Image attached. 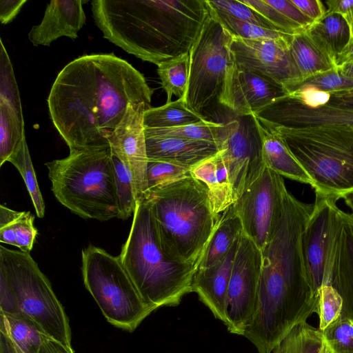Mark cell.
Returning a JSON list of instances; mask_svg holds the SVG:
<instances>
[{"label":"cell","mask_w":353,"mask_h":353,"mask_svg":"<svg viewBox=\"0 0 353 353\" xmlns=\"http://www.w3.org/2000/svg\"><path fill=\"white\" fill-rule=\"evenodd\" d=\"M265 127L279 134L310 178L315 193L338 200L353 192V128Z\"/></svg>","instance_id":"8992f818"},{"label":"cell","mask_w":353,"mask_h":353,"mask_svg":"<svg viewBox=\"0 0 353 353\" xmlns=\"http://www.w3.org/2000/svg\"><path fill=\"white\" fill-rule=\"evenodd\" d=\"M83 3L81 0L51 1L41 22L33 26L29 32V40L38 46H50L61 37L77 39V33L85 22Z\"/></svg>","instance_id":"d6986e66"},{"label":"cell","mask_w":353,"mask_h":353,"mask_svg":"<svg viewBox=\"0 0 353 353\" xmlns=\"http://www.w3.org/2000/svg\"><path fill=\"white\" fill-rule=\"evenodd\" d=\"M26 0H1L0 21L2 24L12 21L18 14Z\"/></svg>","instance_id":"bcb514c9"},{"label":"cell","mask_w":353,"mask_h":353,"mask_svg":"<svg viewBox=\"0 0 353 353\" xmlns=\"http://www.w3.org/2000/svg\"><path fill=\"white\" fill-rule=\"evenodd\" d=\"M343 305L342 297L332 285H325L319 290L316 314L319 321L318 328L321 331L341 317Z\"/></svg>","instance_id":"ab89813d"},{"label":"cell","mask_w":353,"mask_h":353,"mask_svg":"<svg viewBox=\"0 0 353 353\" xmlns=\"http://www.w3.org/2000/svg\"><path fill=\"white\" fill-rule=\"evenodd\" d=\"M290 21L299 25L305 30L314 21L304 14L291 0H264Z\"/></svg>","instance_id":"7bdbcfd3"},{"label":"cell","mask_w":353,"mask_h":353,"mask_svg":"<svg viewBox=\"0 0 353 353\" xmlns=\"http://www.w3.org/2000/svg\"><path fill=\"white\" fill-rule=\"evenodd\" d=\"M323 332L306 321L294 326L272 353H321Z\"/></svg>","instance_id":"1f68e13d"},{"label":"cell","mask_w":353,"mask_h":353,"mask_svg":"<svg viewBox=\"0 0 353 353\" xmlns=\"http://www.w3.org/2000/svg\"><path fill=\"white\" fill-rule=\"evenodd\" d=\"M208 6L244 22H248L267 29L276 30L264 17L241 1L206 0ZM277 31V30H276Z\"/></svg>","instance_id":"60d3db41"},{"label":"cell","mask_w":353,"mask_h":353,"mask_svg":"<svg viewBox=\"0 0 353 353\" xmlns=\"http://www.w3.org/2000/svg\"><path fill=\"white\" fill-rule=\"evenodd\" d=\"M323 332L332 353H353V321L341 316Z\"/></svg>","instance_id":"f35d334b"},{"label":"cell","mask_w":353,"mask_h":353,"mask_svg":"<svg viewBox=\"0 0 353 353\" xmlns=\"http://www.w3.org/2000/svg\"><path fill=\"white\" fill-rule=\"evenodd\" d=\"M329 283L342 297L341 316L353 321V214L337 211L331 254Z\"/></svg>","instance_id":"ac0fdd59"},{"label":"cell","mask_w":353,"mask_h":353,"mask_svg":"<svg viewBox=\"0 0 353 353\" xmlns=\"http://www.w3.org/2000/svg\"><path fill=\"white\" fill-rule=\"evenodd\" d=\"M92 11L105 39L157 65L189 52L210 15L206 0H94Z\"/></svg>","instance_id":"7a4b0ae2"},{"label":"cell","mask_w":353,"mask_h":353,"mask_svg":"<svg viewBox=\"0 0 353 353\" xmlns=\"http://www.w3.org/2000/svg\"><path fill=\"white\" fill-rule=\"evenodd\" d=\"M352 37L346 48L336 57L334 61L336 68L346 63L353 62V28Z\"/></svg>","instance_id":"f907efd6"},{"label":"cell","mask_w":353,"mask_h":353,"mask_svg":"<svg viewBox=\"0 0 353 353\" xmlns=\"http://www.w3.org/2000/svg\"><path fill=\"white\" fill-rule=\"evenodd\" d=\"M242 234L240 218L232 205L220 214L197 268H208L221 261L239 241Z\"/></svg>","instance_id":"cb8c5ba5"},{"label":"cell","mask_w":353,"mask_h":353,"mask_svg":"<svg viewBox=\"0 0 353 353\" xmlns=\"http://www.w3.org/2000/svg\"><path fill=\"white\" fill-rule=\"evenodd\" d=\"M353 90V79L341 74L336 68L301 79L288 89V94L307 92L334 93Z\"/></svg>","instance_id":"836d02e7"},{"label":"cell","mask_w":353,"mask_h":353,"mask_svg":"<svg viewBox=\"0 0 353 353\" xmlns=\"http://www.w3.org/2000/svg\"><path fill=\"white\" fill-rule=\"evenodd\" d=\"M81 259L84 285L106 320L134 331L154 310L143 301L119 256L90 245L82 250Z\"/></svg>","instance_id":"ba28073f"},{"label":"cell","mask_w":353,"mask_h":353,"mask_svg":"<svg viewBox=\"0 0 353 353\" xmlns=\"http://www.w3.org/2000/svg\"><path fill=\"white\" fill-rule=\"evenodd\" d=\"M191 176L207 188L211 206L217 217L234 204V197L228 170L219 151L190 170Z\"/></svg>","instance_id":"7402d4cb"},{"label":"cell","mask_w":353,"mask_h":353,"mask_svg":"<svg viewBox=\"0 0 353 353\" xmlns=\"http://www.w3.org/2000/svg\"><path fill=\"white\" fill-rule=\"evenodd\" d=\"M45 165L54 196L71 212L100 221L119 218L110 148L70 151Z\"/></svg>","instance_id":"5b68a950"},{"label":"cell","mask_w":353,"mask_h":353,"mask_svg":"<svg viewBox=\"0 0 353 353\" xmlns=\"http://www.w3.org/2000/svg\"><path fill=\"white\" fill-rule=\"evenodd\" d=\"M111 156L120 210L119 219L125 220L128 219L132 214H134L137 208V201L134 184L131 174L127 167L112 152Z\"/></svg>","instance_id":"8d00e7d4"},{"label":"cell","mask_w":353,"mask_h":353,"mask_svg":"<svg viewBox=\"0 0 353 353\" xmlns=\"http://www.w3.org/2000/svg\"><path fill=\"white\" fill-rule=\"evenodd\" d=\"M307 94L317 101L327 105L353 110V90L328 94L318 92H307Z\"/></svg>","instance_id":"ee69618b"},{"label":"cell","mask_w":353,"mask_h":353,"mask_svg":"<svg viewBox=\"0 0 353 353\" xmlns=\"http://www.w3.org/2000/svg\"><path fill=\"white\" fill-rule=\"evenodd\" d=\"M0 283L8 288L21 314L45 334L72 348L68 316L30 252L0 246Z\"/></svg>","instance_id":"52a82bcc"},{"label":"cell","mask_w":353,"mask_h":353,"mask_svg":"<svg viewBox=\"0 0 353 353\" xmlns=\"http://www.w3.org/2000/svg\"><path fill=\"white\" fill-rule=\"evenodd\" d=\"M286 190L283 177L265 166L233 204L243 232L261 251L279 227Z\"/></svg>","instance_id":"30bf717a"},{"label":"cell","mask_w":353,"mask_h":353,"mask_svg":"<svg viewBox=\"0 0 353 353\" xmlns=\"http://www.w3.org/2000/svg\"><path fill=\"white\" fill-rule=\"evenodd\" d=\"M224 123L225 133L217 147L228 170L235 202L265 165L261 139L253 116H236Z\"/></svg>","instance_id":"8fae6325"},{"label":"cell","mask_w":353,"mask_h":353,"mask_svg":"<svg viewBox=\"0 0 353 353\" xmlns=\"http://www.w3.org/2000/svg\"><path fill=\"white\" fill-rule=\"evenodd\" d=\"M302 12L314 22L325 14V8L319 0H291Z\"/></svg>","instance_id":"f6af8a7d"},{"label":"cell","mask_w":353,"mask_h":353,"mask_svg":"<svg viewBox=\"0 0 353 353\" xmlns=\"http://www.w3.org/2000/svg\"><path fill=\"white\" fill-rule=\"evenodd\" d=\"M261 250L243 232L233 261L227 296L229 332L243 335L253 317L261 274Z\"/></svg>","instance_id":"7c38bea8"},{"label":"cell","mask_w":353,"mask_h":353,"mask_svg":"<svg viewBox=\"0 0 353 353\" xmlns=\"http://www.w3.org/2000/svg\"><path fill=\"white\" fill-rule=\"evenodd\" d=\"M148 160L163 161L192 168L216 154L212 142L177 137L145 136Z\"/></svg>","instance_id":"44dd1931"},{"label":"cell","mask_w":353,"mask_h":353,"mask_svg":"<svg viewBox=\"0 0 353 353\" xmlns=\"http://www.w3.org/2000/svg\"><path fill=\"white\" fill-rule=\"evenodd\" d=\"M30 212H17L0 205V241L30 252L33 248L38 231Z\"/></svg>","instance_id":"484cf974"},{"label":"cell","mask_w":353,"mask_h":353,"mask_svg":"<svg viewBox=\"0 0 353 353\" xmlns=\"http://www.w3.org/2000/svg\"><path fill=\"white\" fill-rule=\"evenodd\" d=\"M189 52L182 54L158 65L157 73L163 89L167 94L166 103L171 102L173 95L184 97L188 83Z\"/></svg>","instance_id":"4dcf8cb0"},{"label":"cell","mask_w":353,"mask_h":353,"mask_svg":"<svg viewBox=\"0 0 353 353\" xmlns=\"http://www.w3.org/2000/svg\"><path fill=\"white\" fill-rule=\"evenodd\" d=\"M232 39V35L209 15L189 51V77L184 99L192 111L201 114L218 102L226 69L234 61Z\"/></svg>","instance_id":"9c48e42d"},{"label":"cell","mask_w":353,"mask_h":353,"mask_svg":"<svg viewBox=\"0 0 353 353\" xmlns=\"http://www.w3.org/2000/svg\"><path fill=\"white\" fill-rule=\"evenodd\" d=\"M337 199L316 193L304 228L301 248L307 280L314 292L329 283V260L336 222Z\"/></svg>","instance_id":"9a60e30c"},{"label":"cell","mask_w":353,"mask_h":353,"mask_svg":"<svg viewBox=\"0 0 353 353\" xmlns=\"http://www.w3.org/2000/svg\"><path fill=\"white\" fill-rule=\"evenodd\" d=\"M10 162L22 176L31 198L37 216L43 218L45 214V203L31 160L26 139L19 148L9 157Z\"/></svg>","instance_id":"d590c367"},{"label":"cell","mask_w":353,"mask_h":353,"mask_svg":"<svg viewBox=\"0 0 353 353\" xmlns=\"http://www.w3.org/2000/svg\"><path fill=\"white\" fill-rule=\"evenodd\" d=\"M152 90L139 71L111 54L80 57L57 75L48 98L52 121L70 151L105 149L130 103L150 106Z\"/></svg>","instance_id":"6da1fadb"},{"label":"cell","mask_w":353,"mask_h":353,"mask_svg":"<svg viewBox=\"0 0 353 353\" xmlns=\"http://www.w3.org/2000/svg\"><path fill=\"white\" fill-rule=\"evenodd\" d=\"M343 199H344L346 205L351 209L352 214H353V192L345 194Z\"/></svg>","instance_id":"f5cc1de1"},{"label":"cell","mask_w":353,"mask_h":353,"mask_svg":"<svg viewBox=\"0 0 353 353\" xmlns=\"http://www.w3.org/2000/svg\"><path fill=\"white\" fill-rule=\"evenodd\" d=\"M0 353H25L4 332L0 331Z\"/></svg>","instance_id":"681fc988"},{"label":"cell","mask_w":353,"mask_h":353,"mask_svg":"<svg viewBox=\"0 0 353 353\" xmlns=\"http://www.w3.org/2000/svg\"><path fill=\"white\" fill-rule=\"evenodd\" d=\"M225 123L204 120L198 123L170 128H145V136L177 137L221 142L225 133Z\"/></svg>","instance_id":"d6a6232c"},{"label":"cell","mask_w":353,"mask_h":353,"mask_svg":"<svg viewBox=\"0 0 353 353\" xmlns=\"http://www.w3.org/2000/svg\"><path fill=\"white\" fill-rule=\"evenodd\" d=\"M206 120L202 114L190 110L184 97L157 108H148L143 116L145 128H170Z\"/></svg>","instance_id":"83f0119b"},{"label":"cell","mask_w":353,"mask_h":353,"mask_svg":"<svg viewBox=\"0 0 353 353\" xmlns=\"http://www.w3.org/2000/svg\"><path fill=\"white\" fill-rule=\"evenodd\" d=\"M38 353H74L72 348L43 334L42 341Z\"/></svg>","instance_id":"7dc6e473"},{"label":"cell","mask_w":353,"mask_h":353,"mask_svg":"<svg viewBox=\"0 0 353 353\" xmlns=\"http://www.w3.org/2000/svg\"><path fill=\"white\" fill-rule=\"evenodd\" d=\"M239 241L219 263L197 268L192 279V292L211 311L214 316L228 325L227 296L234 259Z\"/></svg>","instance_id":"ffe728a7"},{"label":"cell","mask_w":353,"mask_h":353,"mask_svg":"<svg viewBox=\"0 0 353 353\" xmlns=\"http://www.w3.org/2000/svg\"><path fill=\"white\" fill-rule=\"evenodd\" d=\"M254 115L262 125L269 127L353 128V110L327 105L307 93L288 94L277 98Z\"/></svg>","instance_id":"4fadbf2b"},{"label":"cell","mask_w":353,"mask_h":353,"mask_svg":"<svg viewBox=\"0 0 353 353\" xmlns=\"http://www.w3.org/2000/svg\"><path fill=\"white\" fill-rule=\"evenodd\" d=\"M208 8L210 15L218 21L234 37L250 40L272 39L287 41L292 40L291 34L244 22L209 6Z\"/></svg>","instance_id":"e575fe53"},{"label":"cell","mask_w":353,"mask_h":353,"mask_svg":"<svg viewBox=\"0 0 353 353\" xmlns=\"http://www.w3.org/2000/svg\"><path fill=\"white\" fill-rule=\"evenodd\" d=\"M305 32L334 63L336 57L349 43L352 34L347 18L338 13L325 14Z\"/></svg>","instance_id":"d4e9b609"},{"label":"cell","mask_w":353,"mask_h":353,"mask_svg":"<svg viewBox=\"0 0 353 353\" xmlns=\"http://www.w3.org/2000/svg\"><path fill=\"white\" fill-rule=\"evenodd\" d=\"M347 19L351 24L352 28H353V11L351 12L349 17H347Z\"/></svg>","instance_id":"11a10c76"},{"label":"cell","mask_w":353,"mask_h":353,"mask_svg":"<svg viewBox=\"0 0 353 353\" xmlns=\"http://www.w3.org/2000/svg\"><path fill=\"white\" fill-rule=\"evenodd\" d=\"M290 50L302 79L336 68L331 59L312 41L305 30L292 35Z\"/></svg>","instance_id":"4316f807"},{"label":"cell","mask_w":353,"mask_h":353,"mask_svg":"<svg viewBox=\"0 0 353 353\" xmlns=\"http://www.w3.org/2000/svg\"><path fill=\"white\" fill-rule=\"evenodd\" d=\"M241 1L260 14L277 31L294 35L305 30L303 28L288 19L264 0H241Z\"/></svg>","instance_id":"b9f144b4"},{"label":"cell","mask_w":353,"mask_h":353,"mask_svg":"<svg viewBox=\"0 0 353 353\" xmlns=\"http://www.w3.org/2000/svg\"><path fill=\"white\" fill-rule=\"evenodd\" d=\"M144 196L165 254L179 263L199 265L219 217L213 212L205 185L190 176Z\"/></svg>","instance_id":"277c9868"},{"label":"cell","mask_w":353,"mask_h":353,"mask_svg":"<svg viewBox=\"0 0 353 353\" xmlns=\"http://www.w3.org/2000/svg\"><path fill=\"white\" fill-rule=\"evenodd\" d=\"M325 14L338 13L346 18L353 11V0H328Z\"/></svg>","instance_id":"c3c4849f"},{"label":"cell","mask_w":353,"mask_h":353,"mask_svg":"<svg viewBox=\"0 0 353 353\" xmlns=\"http://www.w3.org/2000/svg\"><path fill=\"white\" fill-rule=\"evenodd\" d=\"M128 237L118 256L143 301L154 311L178 305L192 292L198 264L170 259L163 252L149 200L137 201Z\"/></svg>","instance_id":"3957f363"},{"label":"cell","mask_w":353,"mask_h":353,"mask_svg":"<svg viewBox=\"0 0 353 353\" xmlns=\"http://www.w3.org/2000/svg\"><path fill=\"white\" fill-rule=\"evenodd\" d=\"M286 94L282 87L239 68L233 61L226 69L218 103L238 117L249 116Z\"/></svg>","instance_id":"e0dca14e"},{"label":"cell","mask_w":353,"mask_h":353,"mask_svg":"<svg viewBox=\"0 0 353 353\" xmlns=\"http://www.w3.org/2000/svg\"><path fill=\"white\" fill-rule=\"evenodd\" d=\"M336 69L343 76L353 79V62L346 63L339 67H336Z\"/></svg>","instance_id":"816d5d0a"},{"label":"cell","mask_w":353,"mask_h":353,"mask_svg":"<svg viewBox=\"0 0 353 353\" xmlns=\"http://www.w3.org/2000/svg\"><path fill=\"white\" fill-rule=\"evenodd\" d=\"M321 353H332L331 350H330L328 346L326 345L325 341H324V343L323 344V346H322V348H321Z\"/></svg>","instance_id":"db71d44e"},{"label":"cell","mask_w":353,"mask_h":353,"mask_svg":"<svg viewBox=\"0 0 353 353\" xmlns=\"http://www.w3.org/2000/svg\"><path fill=\"white\" fill-rule=\"evenodd\" d=\"M284 40H250L232 36L230 50L234 62L252 72L287 89L302 79L292 56L290 44Z\"/></svg>","instance_id":"5bb4252c"},{"label":"cell","mask_w":353,"mask_h":353,"mask_svg":"<svg viewBox=\"0 0 353 353\" xmlns=\"http://www.w3.org/2000/svg\"><path fill=\"white\" fill-rule=\"evenodd\" d=\"M262 142V157L266 167L275 173L311 185L310 178L276 132L263 125L252 114Z\"/></svg>","instance_id":"603a6c76"},{"label":"cell","mask_w":353,"mask_h":353,"mask_svg":"<svg viewBox=\"0 0 353 353\" xmlns=\"http://www.w3.org/2000/svg\"><path fill=\"white\" fill-rule=\"evenodd\" d=\"M25 139L22 108L0 102V166Z\"/></svg>","instance_id":"f546056e"},{"label":"cell","mask_w":353,"mask_h":353,"mask_svg":"<svg viewBox=\"0 0 353 353\" xmlns=\"http://www.w3.org/2000/svg\"><path fill=\"white\" fill-rule=\"evenodd\" d=\"M150 108L145 103H130L116 128L106 137L111 152L129 170L134 184L137 201L148 190L146 150L143 116Z\"/></svg>","instance_id":"2e32d148"},{"label":"cell","mask_w":353,"mask_h":353,"mask_svg":"<svg viewBox=\"0 0 353 353\" xmlns=\"http://www.w3.org/2000/svg\"><path fill=\"white\" fill-rule=\"evenodd\" d=\"M190 168L167 161L148 160L147 192L190 176Z\"/></svg>","instance_id":"74e56055"},{"label":"cell","mask_w":353,"mask_h":353,"mask_svg":"<svg viewBox=\"0 0 353 353\" xmlns=\"http://www.w3.org/2000/svg\"><path fill=\"white\" fill-rule=\"evenodd\" d=\"M0 331L25 353H38L44 334L30 319L19 313L0 310Z\"/></svg>","instance_id":"f1b7e54d"}]
</instances>
